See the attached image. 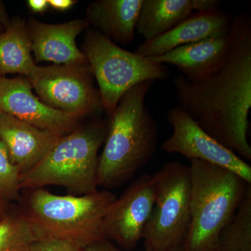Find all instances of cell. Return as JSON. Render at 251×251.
<instances>
[{"label":"cell","instance_id":"7a4b0ae2","mask_svg":"<svg viewBox=\"0 0 251 251\" xmlns=\"http://www.w3.org/2000/svg\"><path fill=\"white\" fill-rule=\"evenodd\" d=\"M155 81L140 82L126 92L109 116L104 148L99 157L97 182L112 189L133 179L152 158L158 128L145 99Z\"/></svg>","mask_w":251,"mask_h":251},{"label":"cell","instance_id":"f546056e","mask_svg":"<svg viewBox=\"0 0 251 251\" xmlns=\"http://www.w3.org/2000/svg\"><path fill=\"white\" fill-rule=\"evenodd\" d=\"M216 251V250H214V251Z\"/></svg>","mask_w":251,"mask_h":251},{"label":"cell","instance_id":"7c38bea8","mask_svg":"<svg viewBox=\"0 0 251 251\" xmlns=\"http://www.w3.org/2000/svg\"><path fill=\"white\" fill-rule=\"evenodd\" d=\"M27 25L35 63L50 62L57 65L87 64L85 54L75 41L77 36L90 27L85 18L49 24L31 17Z\"/></svg>","mask_w":251,"mask_h":251},{"label":"cell","instance_id":"cb8c5ba5","mask_svg":"<svg viewBox=\"0 0 251 251\" xmlns=\"http://www.w3.org/2000/svg\"><path fill=\"white\" fill-rule=\"evenodd\" d=\"M48 1L52 9L60 11H67L77 2L74 0H48Z\"/></svg>","mask_w":251,"mask_h":251},{"label":"cell","instance_id":"ba28073f","mask_svg":"<svg viewBox=\"0 0 251 251\" xmlns=\"http://www.w3.org/2000/svg\"><path fill=\"white\" fill-rule=\"evenodd\" d=\"M27 78L43 103L69 116L79 120L103 110L88 63L36 65Z\"/></svg>","mask_w":251,"mask_h":251},{"label":"cell","instance_id":"ac0fdd59","mask_svg":"<svg viewBox=\"0 0 251 251\" xmlns=\"http://www.w3.org/2000/svg\"><path fill=\"white\" fill-rule=\"evenodd\" d=\"M31 53L27 21L15 16L9 27L0 33V76L18 74L29 77L36 67Z\"/></svg>","mask_w":251,"mask_h":251},{"label":"cell","instance_id":"4dcf8cb0","mask_svg":"<svg viewBox=\"0 0 251 251\" xmlns=\"http://www.w3.org/2000/svg\"><path fill=\"white\" fill-rule=\"evenodd\" d=\"M0 77H1V76H0Z\"/></svg>","mask_w":251,"mask_h":251},{"label":"cell","instance_id":"4316f807","mask_svg":"<svg viewBox=\"0 0 251 251\" xmlns=\"http://www.w3.org/2000/svg\"><path fill=\"white\" fill-rule=\"evenodd\" d=\"M11 23V19L6 11L4 3L0 1V26L6 29Z\"/></svg>","mask_w":251,"mask_h":251},{"label":"cell","instance_id":"7402d4cb","mask_svg":"<svg viewBox=\"0 0 251 251\" xmlns=\"http://www.w3.org/2000/svg\"><path fill=\"white\" fill-rule=\"evenodd\" d=\"M83 249L67 241L49 239L36 241L31 244L30 251H82Z\"/></svg>","mask_w":251,"mask_h":251},{"label":"cell","instance_id":"44dd1931","mask_svg":"<svg viewBox=\"0 0 251 251\" xmlns=\"http://www.w3.org/2000/svg\"><path fill=\"white\" fill-rule=\"evenodd\" d=\"M21 175L0 141V197L11 202H19L22 193L20 188Z\"/></svg>","mask_w":251,"mask_h":251},{"label":"cell","instance_id":"30bf717a","mask_svg":"<svg viewBox=\"0 0 251 251\" xmlns=\"http://www.w3.org/2000/svg\"><path fill=\"white\" fill-rule=\"evenodd\" d=\"M155 201L152 176L140 175L107 211L102 226L104 239L124 250H133L143 239Z\"/></svg>","mask_w":251,"mask_h":251},{"label":"cell","instance_id":"277c9868","mask_svg":"<svg viewBox=\"0 0 251 251\" xmlns=\"http://www.w3.org/2000/svg\"><path fill=\"white\" fill-rule=\"evenodd\" d=\"M190 162L191 223L183 247L186 251H213L251 184L221 167Z\"/></svg>","mask_w":251,"mask_h":251},{"label":"cell","instance_id":"8fae6325","mask_svg":"<svg viewBox=\"0 0 251 251\" xmlns=\"http://www.w3.org/2000/svg\"><path fill=\"white\" fill-rule=\"evenodd\" d=\"M0 112L62 137L77 127L78 120L50 108L34 95L27 77H0Z\"/></svg>","mask_w":251,"mask_h":251},{"label":"cell","instance_id":"2e32d148","mask_svg":"<svg viewBox=\"0 0 251 251\" xmlns=\"http://www.w3.org/2000/svg\"><path fill=\"white\" fill-rule=\"evenodd\" d=\"M230 43L229 31L226 35L179 46L161 55L148 58L158 64L174 66L188 78H199L219 67L228 51Z\"/></svg>","mask_w":251,"mask_h":251},{"label":"cell","instance_id":"5b68a950","mask_svg":"<svg viewBox=\"0 0 251 251\" xmlns=\"http://www.w3.org/2000/svg\"><path fill=\"white\" fill-rule=\"evenodd\" d=\"M108 124L98 120L60 137L36 166L21 175V191L48 186H62L74 196L98 191V152Z\"/></svg>","mask_w":251,"mask_h":251},{"label":"cell","instance_id":"e0dca14e","mask_svg":"<svg viewBox=\"0 0 251 251\" xmlns=\"http://www.w3.org/2000/svg\"><path fill=\"white\" fill-rule=\"evenodd\" d=\"M144 0H98L86 9L89 25L115 44L128 45L135 37Z\"/></svg>","mask_w":251,"mask_h":251},{"label":"cell","instance_id":"5bb4252c","mask_svg":"<svg viewBox=\"0 0 251 251\" xmlns=\"http://www.w3.org/2000/svg\"><path fill=\"white\" fill-rule=\"evenodd\" d=\"M60 137L0 112V141L21 174L46 156Z\"/></svg>","mask_w":251,"mask_h":251},{"label":"cell","instance_id":"ffe728a7","mask_svg":"<svg viewBox=\"0 0 251 251\" xmlns=\"http://www.w3.org/2000/svg\"><path fill=\"white\" fill-rule=\"evenodd\" d=\"M34 242L30 227L16 204L0 222V251H30Z\"/></svg>","mask_w":251,"mask_h":251},{"label":"cell","instance_id":"484cf974","mask_svg":"<svg viewBox=\"0 0 251 251\" xmlns=\"http://www.w3.org/2000/svg\"><path fill=\"white\" fill-rule=\"evenodd\" d=\"M16 204L0 197V222L14 209Z\"/></svg>","mask_w":251,"mask_h":251},{"label":"cell","instance_id":"4fadbf2b","mask_svg":"<svg viewBox=\"0 0 251 251\" xmlns=\"http://www.w3.org/2000/svg\"><path fill=\"white\" fill-rule=\"evenodd\" d=\"M233 17L222 10L194 13L162 35L144 41L137 48L136 53L145 57L161 55L179 46L226 35Z\"/></svg>","mask_w":251,"mask_h":251},{"label":"cell","instance_id":"52a82bcc","mask_svg":"<svg viewBox=\"0 0 251 251\" xmlns=\"http://www.w3.org/2000/svg\"><path fill=\"white\" fill-rule=\"evenodd\" d=\"M156 201L143 239L145 249L183 245L191 223L189 166L170 162L152 175Z\"/></svg>","mask_w":251,"mask_h":251},{"label":"cell","instance_id":"8992f818","mask_svg":"<svg viewBox=\"0 0 251 251\" xmlns=\"http://www.w3.org/2000/svg\"><path fill=\"white\" fill-rule=\"evenodd\" d=\"M81 51L98 83L102 108L108 117L122 97L135 85L168 76L164 64L122 49L95 29L87 30Z\"/></svg>","mask_w":251,"mask_h":251},{"label":"cell","instance_id":"6da1fadb","mask_svg":"<svg viewBox=\"0 0 251 251\" xmlns=\"http://www.w3.org/2000/svg\"><path fill=\"white\" fill-rule=\"evenodd\" d=\"M231 43L224 60L199 78L173 80L178 107L214 139L244 161L251 160L248 138L251 108V18L232 19Z\"/></svg>","mask_w":251,"mask_h":251},{"label":"cell","instance_id":"9a60e30c","mask_svg":"<svg viewBox=\"0 0 251 251\" xmlns=\"http://www.w3.org/2000/svg\"><path fill=\"white\" fill-rule=\"evenodd\" d=\"M221 4L219 0H144L135 31L151 40L194 13L215 11Z\"/></svg>","mask_w":251,"mask_h":251},{"label":"cell","instance_id":"603a6c76","mask_svg":"<svg viewBox=\"0 0 251 251\" xmlns=\"http://www.w3.org/2000/svg\"><path fill=\"white\" fill-rule=\"evenodd\" d=\"M82 251H122L120 248L115 245L113 242L110 241L104 240L99 241L87 246L84 248Z\"/></svg>","mask_w":251,"mask_h":251},{"label":"cell","instance_id":"f1b7e54d","mask_svg":"<svg viewBox=\"0 0 251 251\" xmlns=\"http://www.w3.org/2000/svg\"><path fill=\"white\" fill-rule=\"evenodd\" d=\"M4 30V28L1 27V26H0V33L2 32V31Z\"/></svg>","mask_w":251,"mask_h":251},{"label":"cell","instance_id":"9c48e42d","mask_svg":"<svg viewBox=\"0 0 251 251\" xmlns=\"http://www.w3.org/2000/svg\"><path fill=\"white\" fill-rule=\"evenodd\" d=\"M167 121L173 133L161 145L168 153H179L224 168L251 184V167L235 153L220 144L198 125L184 110L176 106L168 110Z\"/></svg>","mask_w":251,"mask_h":251},{"label":"cell","instance_id":"d6986e66","mask_svg":"<svg viewBox=\"0 0 251 251\" xmlns=\"http://www.w3.org/2000/svg\"><path fill=\"white\" fill-rule=\"evenodd\" d=\"M217 251H251V185L233 219L220 232Z\"/></svg>","mask_w":251,"mask_h":251},{"label":"cell","instance_id":"d4e9b609","mask_svg":"<svg viewBox=\"0 0 251 251\" xmlns=\"http://www.w3.org/2000/svg\"><path fill=\"white\" fill-rule=\"evenodd\" d=\"M28 6L34 13H43L49 8L48 0H28Z\"/></svg>","mask_w":251,"mask_h":251},{"label":"cell","instance_id":"83f0119b","mask_svg":"<svg viewBox=\"0 0 251 251\" xmlns=\"http://www.w3.org/2000/svg\"><path fill=\"white\" fill-rule=\"evenodd\" d=\"M145 251H186L184 250V248L183 245L178 246L173 248H169V249H163V250H151V249H145Z\"/></svg>","mask_w":251,"mask_h":251},{"label":"cell","instance_id":"3957f363","mask_svg":"<svg viewBox=\"0 0 251 251\" xmlns=\"http://www.w3.org/2000/svg\"><path fill=\"white\" fill-rule=\"evenodd\" d=\"M17 206L36 241H67L84 249L104 240V217L116 196L108 190L59 196L46 188L23 190Z\"/></svg>","mask_w":251,"mask_h":251}]
</instances>
